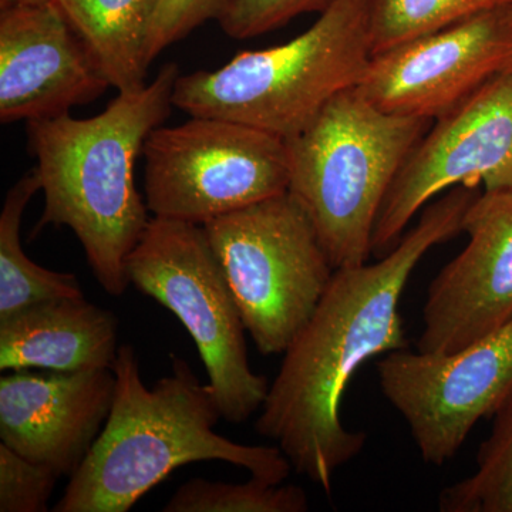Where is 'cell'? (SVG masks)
Listing matches in <instances>:
<instances>
[{
    "mask_svg": "<svg viewBox=\"0 0 512 512\" xmlns=\"http://www.w3.org/2000/svg\"><path fill=\"white\" fill-rule=\"evenodd\" d=\"M478 187L450 188L376 264L336 269L305 328L284 352L256 433L274 440L299 476L332 491L339 468L359 456L367 436L340 420L343 394L360 366L409 349L399 305L424 255L463 232Z\"/></svg>",
    "mask_w": 512,
    "mask_h": 512,
    "instance_id": "6da1fadb",
    "label": "cell"
},
{
    "mask_svg": "<svg viewBox=\"0 0 512 512\" xmlns=\"http://www.w3.org/2000/svg\"><path fill=\"white\" fill-rule=\"evenodd\" d=\"M178 77V64L168 63L153 82L119 93L90 119L67 113L28 121V148L45 194L35 234L47 225L72 229L94 278L111 296L130 286L128 255L150 222L136 164L147 137L170 116Z\"/></svg>",
    "mask_w": 512,
    "mask_h": 512,
    "instance_id": "7a4b0ae2",
    "label": "cell"
},
{
    "mask_svg": "<svg viewBox=\"0 0 512 512\" xmlns=\"http://www.w3.org/2000/svg\"><path fill=\"white\" fill-rule=\"evenodd\" d=\"M109 419L55 512H126L178 467L225 461L252 477L282 484L292 466L279 447L248 446L215 433L222 419L210 384L173 357V373L148 389L136 350L120 345Z\"/></svg>",
    "mask_w": 512,
    "mask_h": 512,
    "instance_id": "3957f363",
    "label": "cell"
},
{
    "mask_svg": "<svg viewBox=\"0 0 512 512\" xmlns=\"http://www.w3.org/2000/svg\"><path fill=\"white\" fill-rule=\"evenodd\" d=\"M372 56L370 0H333L285 45L238 53L217 70L180 74L173 104L190 117L235 121L291 140L333 97L359 86Z\"/></svg>",
    "mask_w": 512,
    "mask_h": 512,
    "instance_id": "277c9868",
    "label": "cell"
},
{
    "mask_svg": "<svg viewBox=\"0 0 512 512\" xmlns=\"http://www.w3.org/2000/svg\"><path fill=\"white\" fill-rule=\"evenodd\" d=\"M433 120L384 113L355 89L286 140L288 192L308 212L333 268L366 264L384 197Z\"/></svg>",
    "mask_w": 512,
    "mask_h": 512,
    "instance_id": "5b68a950",
    "label": "cell"
},
{
    "mask_svg": "<svg viewBox=\"0 0 512 512\" xmlns=\"http://www.w3.org/2000/svg\"><path fill=\"white\" fill-rule=\"evenodd\" d=\"M202 227L256 349L284 353L335 274L308 212L285 192Z\"/></svg>",
    "mask_w": 512,
    "mask_h": 512,
    "instance_id": "8992f818",
    "label": "cell"
},
{
    "mask_svg": "<svg viewBox=\"0 0 512 512\" xmlns=\"http://www.w3.org/2000/svg\"><path fill=\"white\" fill-rule=\"evenodd\" d=\"M130 285L173 312L197 346L222 419L258 412L269 382L249 366L245 326L202 225L154 217L127 259Z\"/></svg>",
    "mask_w": 512,
    "mask_h": 512,
    "instance_id": "52a82bcc",
    "label": "cell"
},
{
    "mask_svg": "<svg viewBox=\"0 0 512 512\" xmlns=\"http://www.w3.org/2000/svg\"><path fill=\"white\" fill-rule=\"evenodd\" d=\"M154 217L204 225L288 192L286 141L235 121L191 117L157 127L143 148Z\"/></svg>",
    "mask_w": 512,
    "mask_h": 512,
    "instance_id": "ba28073f",
    "label": "cell"
},
{
    "mask_svg": "<svg viewBox=\"0 0 512 512\" xmlns=\"http://www.w3.org/2000/svg\"><path fill=\"white\" fill-rule=\"evenodd\" d=\"M380 389L407 426L421 458L441 467L457 456L478 421L512 399V320L467 348L448 353H387Z\"/></svg>",
    "mask_w": 512,
    "mask_h": 512,
    "instance_id": "9c48e42d",
    "label": "cell"
},
{
    "mask_svg": "<svg viewBox=\"0 0 512 512\" xmlns=\"http://www.w3.org/2000/svg\"><path fill=\"white\" fill-rule=\"evenodd\" d=\"M512 190V70L485 83L463 104L433 121L384 197L372 255L389 254L414 215L441 192L466 185Z\"/></svg>",
    "mask_w": 512,
    "mask_h": 512,
    "instance_id": "30bf717a",
    "label": "cell"
},
{
    "mask_svg": "<svg viewBox=\"0 0 512 512\" xmlns=\"http://www.w3.org/2000/svg\"><path fill=\"white\" fill-rule=\"evenodd\" d=\"M512 70V6L372 56L357 90L384 113L437 120Z\"/></svg>",
    "mask_w": 512,
    "mask_h": 512,
    "instance_id": "8fae6325",
    "label": "cell"
},
{
    "mask_svg": "<svg viewBox=\"0 0 512 512\" xmlns=\"http://www.w3.org/2000/svg\"><path fill=\"white\" fill-rule=\"evenodd\" d=\"M463 232L467 247L427 289L417 352H457L512 320V190L478 195Z\"/></svg>",
    "mask_w": 512,
    "mask_h": 512,
    "instance_id": "7c38bea8",
    "label": "cell"
},
{
    "mask_svg": "<svg viewBox=\"0 0 512 512\" xmlns=\"http://www.w3.org/2000/svg\"><path fill=\"white\" fill-rule=\"evenodd\" d=\"M110 84L53 0L0 12V121L53 119L99 99Z\"/></svg>",
    "mask_w": 512,
    "mask_h": 512,
    "instance_id": "4fadbf2b",
    "label": "cell"
},
{
    "mask_svg": "<svg viewBox=\"0 0 512 512\" xmlns=\"http://www.w3.org/2000/svg\"><path fill=\"white\" fill-rule=\"evenodd\" d=\"M113 369L15 370L0 379V443L72 477L109 419Z\"/></svg>",
    "mask_w": 512,
    "mask_h": 512,
    "instance_id": "5bb4252c",
    "label": "cell"
},
{
    "mask_svg": "<svg viewBox=\"0 0 512 512\" xmlns=\"http://www.w3.org/2000/svg\"><path fill=\"white\" fill-rule=\"evenodd\" d=\"M119 320L80 298L33 303L0 319V370L113 369L119 353Z\"/></svg>",
    "mask_w": 512,
    "mask_h": 512,
    "instance_id": "9a60e30c",
    "label": "cell"
},
{
    "mask_svg": "<svg viewBox=\"0 0 512 512\" xmlns=\"http://www.w3.org/2000/svg\"><path fill=\"white\" fill-rule=\"evenodd\" d=\"M160 0H53L119 93L146 86L147 40Z\"/></svg>",
    "mask_w": 512,
    "mask_h": 512,
    "instance_id": "2e32d148",
    "label": "cell"
},
{
    "mask_svg": "<svg viewBox=\"0 0 512 512\" xmlns=\"http://www.w3.org/2000/svg\"><path fill=\"white\" fill-rule=\"evenodd\" d=\"M42 190L35 168L6 194L0 214V319L33 303L84 296L76 275L55 272L35 264L20 242L23 212Z\"/></svg>",
    "mask_w": 512,
    "mask_h": 512,
    "instance_id": "e0dca14e",
    "label": "cell"
},
{
    "mask_svg": "<svg viewBox=\"0 0 512 512\" xmlns=\"http://www.w3.org/2000/svg\"><path fill=\"white\" fill-rule=\"evenodd\" d=\"M441 512H512V399L494 416L473 476L443 488Z\"/></svg>",
    "mask_w": 512,
    "mask_h": 512,
    "instance_id": "ac0fdd59",
    "label": "cell"
},
{
    "mask_svg": "<svg viewBox=\"0 0 512 512\" xmlns=\"http://www.w3.org/2000/svg\"><path fill=\"white\" fill-rule=\"evenodd\" d=\"M512 0H370L373 56Z\"/></svg>",
    "mask_w": 512,
    "mask_h": 512,
    "instance_id": "d6986e66",
    "label": "cell"
},
{
    "mask_svg": "<svg viewBox=\"0 0 512 512\" xmlns=\"http://www.w3.org/2000/svg\"><path fill=\"white\" fill-rule=\"evenodd\" d=\"M309 500L298 485L271 484L251 476L242 484L194 478L181 485L165 512H305Z\"/></svg>",
    "mask_w": 512,
    "mask_h": 512,
    "instance_id": "ffe728a7",
    "label": "cell"
},
{
    "mask_svg": "<svg viewBox=\"0 0 512 512\" xmlns=\"http://www.w3.org/2000/svg\"><path fill=\"white\" fill-rule=\"evenodd\" d=\"M59 478L0 443V512H46Z\"/></svg>",
    "mask_w": 512,
    "mask_h": 512,
    "instance_id": "44dd1931",
    "label": "cell"
},
{
    "mask_svg": "<svg viewBox=\"0 0 512 512\" xmlns=\"http://www.w3.org/2000/svg\"><path fill=\"white\" fill-rule=\"evenodd\" d=\"M333 0H229L218 19L221 29L235 40L264 35L306 15L322 13Z\"/></svg>",
    "mask_w": 512,
    "mask_h": 512,
    "instance_id": "7402d4cb",
    "label": "cell"
},
{
    "mask_svg": "<svg viewBox=\"0 0 512 512\" xmlns=\"http://www.w3.org/2000/svg\"><path fill=\"white\" fill-rule=\"evenodd\" d=\"M229 0H160L147 40V63L202 23L220 19Z\"/></svg>",
    "mask_w": 512,
    "mask_h": 512,
    "instance_id": "603a6c76",
    "label": "cell"
},
{
    "mask_svg": "<svg viewBox=\"0 0 512 512\" xmlns=\"http://www.w3.org/2000/svg\"><path fill=\"white\" fill-rule=\"evenodd\" d=\"M23 2H36V0H0V8H5V6L16 5V3Z\"/></svg>",
    "mask_w": 512,
    "mask_h": 512,
    "instance_id": "cb8c5ba5",
    "label": "cell"
}]
</instances>
